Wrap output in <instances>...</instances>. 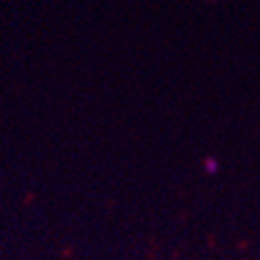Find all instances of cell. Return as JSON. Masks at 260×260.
I'll use <instances>...</instances> for the list:
<instances>
[{
	"label": "cell",
	"instance_id": "obj_1",
	"mask_svg": "<svg viewBox=\"0 0 260 260\" xmlns=\"http://www.w3.org/2000/svg\"><path fill=\"white\" fill-rule=\"evenodd\" d=\"M204 169H206L208 175H214V173L219 171V162H216L214 158H206V160H204Z\"/></svg>",
	"mask_w": 260,
	"mask_h": 260
}]
</instances>
